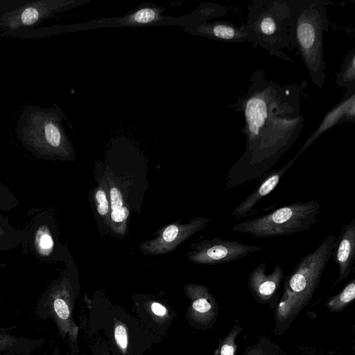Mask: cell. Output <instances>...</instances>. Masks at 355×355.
<instances>
[{
	"instance_id": "484cf974",
	"label": "cell",
	"mask_w": 355,
	"mask_h": 355,
	"mask_svg": "<svg viewBox=\"0 0 355 355\" xmlns=\"http://www.w3.org/2000/svg\"><path fill=\"white\" fill-rule=\"evenodd\" d=\"M150 309L151 313L157 318L162 320L168 315L166 308L159 302H151Z\"/></svg>"
},
{
	"instance_id": "f1b7e54d",
	"label": "cell",
	"mask_w": 355,
	"mask_h": 355,
	"mask_svg": "<svg viewBox=\"0 0 355 355\" xmlns=\"http://www.w3.org/2000/svg\"><path fill=\"white\" fill-rule=\"evenodd\" d=\"M104 355H107V354H104Z\"/></svg>"
},
{
	"instance_id": "d4e9b609",
	"label": "cell",
	"mask_w": 355,
	"mask_h": 355,
	"mask_svg": "<svg viewBox=\"0 0 355 355\" xmlns=\"http://www.w3.org/2000/svg\"><path fill=\"white\" fill-rule=\"evenodd\" d=\"M54 310L57 315L62 320H68L70 318V309L67 300L62 297H58L53 302Z\"/></svg>"
},
{
	"instance_id": "3957f363",
	"label": "cell",
	"mask_w": 355,
	"mask_h": 355,
	"mask_svg": "<svg viewBox=\"0 0 355 355\" xmlns=\"http://www.w3.org/2000/svg\"><path fill=\"white\" fill-rule=\"evenodd\" d=\"M320 206L316 200L293 202L260 217L237 223L232 231L256 238L289 236L308 231L318 223Z\"/></svg>"
},
{
	"instance_id": "2e32d148",
	"label": "cell",
	"mask_w": 355,
	"mask_h": 355,
	"mask_svg": "<svg viewBox=\"0 0 355 355\" xmlns=\"http://www.w3.org/2000/svg\"><path fill=\"white\" fill-rule=\"evenodd\" d=\"M26 237V232L15 229L0 215V252L17 247Z\"/></svg>"
},
{
	"instance_id": "ba28073f",
	"label": "cell",
	"mask_w": 355,
	"mask_h": 355,
	"mask_svg": "<svg viewBox=\"0 0 355 355\" xmlns=\"http://www.w3.org/2000/svg\"><path fill=\"white\" fill-rule=\"evenodd\" d=\"M302 19H297L295 36L300 50L311 71L317 67L320 68L321 33L320 26L316 23V17L313 18V11H306Z\"/></svg>"
},
{
	"instance_id": "7402d4cb",
	"label": "cell",
	"mask_w": 355,
	"mask_h": 355,
	"mask_svg": "<svg viewBox=\"0 0 355 355\" xmlns=\"http://www.w3.org/2000/svg\"><path fill=\"white\" fill-rule=\"evenodd\" d=\"M243 330V328L239 324H235L228 334L219 340L218 347L213 355H236L238 350L236 339Z\"/></svg>"
},
{
	"instance_id": "d6986e66",
	"label": "cell",
	"mask_w": 355,
	"mask_h": 355,
	"mask_svg": "<svg viewBox=\"0 0 355 355\" xmlns=\"http://www.w3.org/2000/svg\"><path fill=\"white\" fill-rule=\"evenodd\" d=\"M196 29L198 33L225 40L238 39L241 33L233 26L222 23L202 25Z\"/></svg>"
},
{
	"instance_id": "8992f818",
	"label": "cell",
	"mask_w": 355,
	"mask_h": 355,
	"mask_svg": "<svg viewBox=\"0 0 355 355\" xmlns=\"http://www.w3.org/2000/svg\"><path fill=\"white\" fill-rule=\"evenodd\" d=\"M211 220L210 218L200 216L191 219L185 224H170L161 230L153 239L141 243L140 251L146 255L168 254L205 227Z\"/></svg>"
},
{
	"instance_id": "ffe728a7",
	"label": "cell",
	"mask_w": 355,
	"mask_h": 355,
	"mask_svg": "<svg viewBox=\"0 0 355 355\" xmlns=\"http://www.w3.org/2000/svg\"><path fill=\"white\" fill-rule=\"evenodd\" d=\"M280 346L267 336L260 337L245 348L243 355H283Z\"/></svg>"
},
{
	"instance_id": "9c48e42d",
	"label": "cell",
	"mask_w": 355,
	"mask_h": 355,
	"mask_svg": "<svg viewBox=\"0 0 355 355\" xmlns=\"http://www.w3.org/2000/svg\"><path fill=\"white\" fill-rule=\"evenodd\" d=\"M266 263H259L248 275V287L254 299L266 304L271 303L276 297L282 282L284 279L282 268L275 265L270 274H266Z\"/></svg>"
},
{
	"instance_id": "83f0119b",
	"label": "cell",
	"mask_w": 355,
	"mask_h": 355,
	"mask_svg": "<svg viewBox=\"0 0 355 355\" xmlns=\"http://www.w3.org/2000/svg\"><path fill=\"white\" fill-rule=\"evenodd\" d=\"M2 1H0V16L1 15V14L5 11L6 10V6H4L3 4L1 3Z\"/></svg>"
},
{
	"instance_id": "52a82bcc",
	"label": "cell",
	"mask_w": 355,
	"mask_h": 355,
	"mask_svg": "<svg viewBox=\"0 0 355 355\" xmlns=\"http://www.w3.org/2000/svg\"><path fill=\"white\" fill-rule=\"evenodd\" d=\"M184 291L190 300L188 314L191 321L202 329L211 327L218 319L219 309L209 288L202 284H187Z\"/></svg>"
},
{
	"instance_id": "44dd1931",
	"label": "cell",
	"mask_w": 355,
	"mask_h": 355,
	"mask_svg": "<svg viewBox=\"0 0 355 355\" xmlns=\"http://www.w3.org/2000/svg\"><path fill=\"white\" fill-rule=\"evenodd\" d=\"M257 23V33L261 36V39L272 40L277 38L279 24L277 17L274 16L273 12H264L259 17Z\"/></svg>"
},
{
	"instance_id": "9a60e30c",
	"label": "cell",
	"mask_w": 355,
	"mask_h": 355,
	"mask_svg": "<svg viewBox=\"0 0 355 355\" xmlns=\"http://www.w3.org/2000/svg\"><path fill=\"white\" fill-rule=\"evenodd\" d=\"M346 112L354 116V95L328 114L318 130L308 139L294 158L297 159L320 134L334 125Z\"/></svg>"
},
{
	"instance_id": "cb8c5ba5",
	"label": "cell",
	"mask_w": 355,
	"mask_h": 355,
	"mask_svg": "<svg viewBox=\"0 0 355 355\" xmlns=\"http://www.w3.org/2000/svg\"><path fill=\"white\" fill-rule=\"evenodd\" d=\"M114 338L118 348L125 354L128 346V335L125 326L121 322L115 324Z\"/></svg>"
},
{
	"instance_id": "4316f807",
	"label": "cell",
	"mask_w": 355,
	"mask_h": 355,
	"mask_svg": "<svg viewBox=\"0 0 355 355\" xmlns=\"http://www.w3.org/2000/svg\"><path fill=\"white\" fill-rule=\"evenodd\" d=\"M349 66L345 69L343 75L344 82H349V80H354V56L352 55L351 61L349 62Z\"/></svg>"
},
{
	"instance_id": "e0dca14e",
	"label": "cell",
	"mask_w": 355,
	"mask_h": 355,
	"mask_svg": "<svg viewBox=\"0 0 355 355\" xmlns=\"http://www.w3.org/2000/svg\"><path fill=\"white\" fill-rule=\"evenodd\" d=\"M355 299V279L353 278L339 293L329 298L324 307L334 313L342 312Z\"/></svg>"
},
{
	"instance_id": "8fae6325",
	"label": "cell",
	"mask_w": 355,
	"mask_h": 355,
	"mask_svg": "<svg viewBox=\"0 0 355 355\" xmlns=\"http://www.w3.org/2000/svg\"><path fill=\"white\" fill-rule=\"evenodd\" d=\"M296 159L289 160L282 167L268 171L264 174L256 189L232 211L231 215L234 220L250 216L253 213L255 205L264 196L272 192L279 184L281 178L289 170Z\"/></svg>"
},
{
	"instance_id": "4fadbf2b",
	"label": "cell",
	"mask_w": 355,
	"mask_h": 355,
	"mask_svg": "<svg viewBox=\"0 0 355 355\" xmlns=\"http://www.w3.org/2000/svg\"><path fill=\"white\" fill-rule=\"evenodd\" d=\"M164 9L155 5L141 6L135 11L114 19L115 22L125 26H140L161 21Z\"/></svg>"
},
{
	"instance_id": "277c9868",
	"label": "cell",
	"mask_w": 355,
	"mask_h": 355,
	"mask_svg": "<svg viewBox=\"0 0 355 355\" xmlns=\"http://www.w3.org/2000/svg\"><path fill=\"white\" fill-rule=\"evenodd\" d=\"M80 0H37L27 1L5 10L0 16V29L7 33H15L53 17L82 3Z\"/></svg>"
},
{
	"instance_id": "603a6c76",
	"label": "cell",
	"mask_w": 355,
	"mask_h": 355,
	"mask_svg": "<svg viewBox=\"0 0 355 355\" xmlns=\"http://www.w3.org/2000/svg\"><path fill=\"white\" fill-rule=\"evenodd\" d=\"M19 204L16 197L0 182V211H10Z\"/></svg>"
},
{
	"instance_id": "ac0fdd59",
	"label": "cell",
	"mask_w": 355,
	"mask_h": 355,
	"mask_svg": "<svg viewBox=\"0 0 355 355\" xmlns=\"http://www.w3.org/2000/svg\"><path fill=\"white\" fill-rule=\"evenodd\" d=\"M94 199L96 210L104 223L109 225L110 219V202L109 187L104 177H102L95 189Z\"/></svg>"
},
{
	"instance_id": "5bb4252c",
	"label": "cell",
	"mask_w": 355,
	"mask_h": 355,
	"mask_svg": "<svg viewBox=\"0 0 355 355\" xmlns=\"http://www.w3.org/2000/svg\"><path fill=\"white\" fill-rule=\"evenodd\" d=\"M33 250L38 257L47 260L51 258L55 251V240L50 229L46 223H39L35 225L32 234Z\"/></svg>"
},
{
	"instance_id": "7c38bea8",
	"label": "cell",
	"mask_w": 355,
	"mask_h": 355,
	"mask_svg": "<svg viewBox=\"0 0 355 355\" xmlns=\"http://www.w3.org/2000/svg\"><path fill=\"white\" fill-rule=\"evenodd\" d=\"M266 96L254 95L248 99L245 105V116L248 128V144L245 153L249 151L257 141L269 116Z\"/></svg>"
},
{
	"instance_id": "6da1fadb",
	"label": "cell",
	"mask_w": 355,
	"mask_h": 355,
	"mask_svg": "<svg viewBox=\"0 0 355 355\" xmlns=\"http://www.w3.org/2000/svg\"><path fill=\"white\" fill-rule=\"evenodd\" d=\"M330 234L312 252L304 256L284 279V288L274 312V334H284L311 300L336 243Z\"/></svg>"
},
{
	"instance_id": "7a4b0ae2",
	"label": "cell",
	"mask_w": 355,
	"mask_h": 355,
	"mask_svg": "<svg viewBox=\"0 0 355 355\" xmlns=\"http://www.w3.org/2000/svg\"><path fill=\"white\" fill-rule=\"evenodd\" d=\"M64 115L57 107L28 105L16 125V136L31 153L41 159L71 161L73 145L62 125Z\"/></svg>"
},
{
	"instance_id": "30bf717a",
	"label": "cell",
	"mask_w": 355,
	"mask_h": 355,
	"mask_svg": "<svg viewBox=\"0 0 355 355\" xmlns=\"http://www.w3.org/2000/svg\"><path fill=\"white\" fill-rule=\"evenodd\" d=\"M333 259L338 269V277L334 282L336 286L347 279L353 270L355 257V218L341 226L339 236L332 252Z\"/></svg>"
},
{
	"instance_id": "5b68a950",
	"label": "cell",
	"mask_w": 355,
	"mask_h": 355,
	"mask_svg": "<svg viewBox=\"0 0 355 355\" xmlns=\"http://www.w3.org/2000/svg\"><path fill=\"white\" fill-rule=\"evenodd\" d=\"M187 259L198 265L220 266L241 259L261 250L262 247L215 237L190 245Z\"/></svg>"
}]
</instances>
